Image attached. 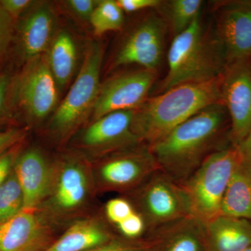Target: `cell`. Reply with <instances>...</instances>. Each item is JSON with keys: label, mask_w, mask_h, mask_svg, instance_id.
Here are the masks:
<instances>
[{"label": "cell", "mask_w": 251, "mask_h": 251, "mask_svg": "<svg viewBox=\"0 0 251 251\" xmlns=\"http://www.w3.org/2000/svg\"><path fill=\"white\" fill-rule=\"evenodd\" d=\"M251 246V221L219 215L206 223V251H243Z\"/></svg>", "instance_id": "d6986e66"}, {"label": "cell", "mask_w": 251, "mask_h": 251, "mask_svg": "<svg viewBox=\"0 0 251 251\" xmlns=\"http://www.w3.org/2000/svg\"><path fill=\"white\" fill-rule=\"evenodd\" d=\"M221 214L251 221V166L243 159L226 189Z\"/></svg>", "instance_id": "44dd1931"}, {"label": "cell", "mask_w": 251, "mask_h": 251, "mask_svg": "<svg viewBox=\"0 0 251 251\" xmlns=\"http://www.w3.org/2000/svg\"><path fill=\"white\" fill-rule=\"evenodd\" d=\"M48 59L58 87H64L72 78L76 64V46L72 36L62 31L51 44Z\"/></svg>", "instance_id": "7402d4cb"}, {"label": "cell", "mask_w": 251, "mask_h": 251, "mask_svg": "<svg viewBox=\"0 0 251 251\" xmlns=\"http://www.w3.org/2000/svg\"><path fill=\"white\" fill-rule=\"evenodd\" d=\"M135 110L111 112L95 120L80 135V145L87 151L106 156L140 145L133 130Z\"/></svg>", "instance_id": "5bb4252c"}, {"label": "cell", "mask_w": 251, "mask_h": 251, "mask_svg": "<svg viewBox=\"0 0 251 251\" xmlns=\"http://www.w3.org/2000/svg\"><path fill=\"white\" fill-rule=\"evenodd\" d=\"M55 16L47 3L36 4L23 18L18 29V44L26 61L44 54L54 40Z\"/></svg>", "instance_id": "ac0fdd59"}, {"label": "cell", "mask_w": 251, "mask_h": 251, "mask_svg": "<svg viewBox=\"0 0 251 251\" xmlns=\"http://www.w3.org/2000/svg\"><path fill=\"white\" fill-rule=\"evenodd\" d=\"M26 131L21 128H10L0 133V153L16 147L25 136Z\"/></svg>", "instance_id": "4dcf8cb0"}, {"label": "cell", "mask_w": 251, "mask_h": 251, "mask_svg": "<svg viewBox=\"0 0 251 251\" xmlns=\"http://www.w3.org/2000/svg\"><path fill=\"white\" fill-rule=\"evenodd\" d=\"M167 25L160 15H150L145 18L120 46L114 66L135 64L144 69L156 72L164 50Z\"/></svg>", "instance_id": "7c38bea8"}, {"label": "cell", "mask_w": 251, "mask_h": 251, "mask_svg": "<svg viewBox=\"0 0 251 251\" xmlns=\"http://www.w3.org/2000/svg\"><path fill=\"white\" fill-rule=\"evenodd\" d=\"M221 94L230 122L229 142L237 147L251 129V65L249 60L227 65L223 74Z\"/></svg>", "instance_id": "30bf717a"}, {"label": "cell", "mask_w": 251, "mask_h": 251, "mask_svg": "<svg viewBox=\"0 0 251 251\" xmlns=\"http://www.w3.org/2000/svg\"><path fill=\"white\" fill-rule=\"evenodd\" d=\"M202 5L201 0H172L161 4L167 25H169L174 36L186 30L200 16Z\"/></svg>", "instance_id": "603a6c76"}, {"label": "cell", "mask_w": 251, "mask_h": 251, "mask_svg": "<svg viewBox=\"0 0 251 251\" xmlns=\"http://www.w3.org/2000/svg\"><path fill=\"white\" fill-rule=\"evenodd\" d=\"M222 82L221 75L176 86L147 99L133 117V130L140 143L150 146L204 109L223 104Z\"/></svg>", "instance_id": "7a4b0ae2"}, {"label": "cell", "mask_w": 251, "mask_h": 251, "mask_svg": "<svg viewBox=\"0 0 251 251\" xmlns=\"http://www.w3.org/2000/svg\"><path fill=\"white\" fill-rule=\"evenodd\" d=\"M58 86L50 69L48 54L27 61L15 82L14 97L34 121H41L53 111L58 100Z\"/></svg>", "instance_id": "9c48e42d"}, {"label": "cell", "mask_w": 251, "mask_h": 251, "mask_svg": "<svg viewBox=\"0 0 251 251\" xmlns=\"http://www.w3.org/2000/svg\"><path fill=\"white\" fill-rule=\"evenodd\" d=\"M90 21L95 34L100 36L108 31L120 30L125 16L117 1L103 0L98 1Z\"/></svg>", "instance_id": "d4e9b609"}, {"label": "cell", "mask_w": 251, "mask_h": 251, "mask_svg": "<svg viewBox=\"0 0 251 251\" xmlns=\"http://www.w3.org/2000/svg\"><path fill=\"white\" fill-rule=\"evenodd\" d=\"M242 159L237 147H225L209 155L181 184L189 198L193 216L206 224L221 215L226 189Z\"/></svg>", "instance_id": "277c9868"}, {"label": "cell", "mask_w": 251, "mask_h": 251, "mask_svg": "<svg viewBox=\"0 0 251 251\" xmlns=\"http://www.w3.org/2000/svg\"><path fill=\"white\" fill-rule=\"evenodd\" d=\"M168 70L158 92L191 82L212 80L223 75L227 62L214 34L209 36L198 16L183 32L175 36L168 54Z\"/></svg>", "instance_id": "3957f363"}, {"label": "cell", "mask_w": 251, "mask_h": 251, "mask_svg": "<svg viewBox=\"0 0 251 251\" xmlns=\"http://www.w3.org/2000/svg\"><path fill=\"white\" fill-rule=\"evenodd\" d=\"M93 188L90 167L80 160L68 158L53 166L49 193L38 209L52 222L72 216L83 209Z\"/></svg>", "instance_id": "52a82bcc"}, {"label": "cell", "mask_w": 251, "mask_h": 251, "mask_svg": "<svg viewBox=\"0 0 251 251\" xmlns=\"http://www.w3.org/2000/svg\"><path fill=\"white\" fill-rule=\"evenodd\" d=\"M150 242L148 239L130 240L119 235L110 242L90 251H149Z\"/></svg>", "instance_id": "83f0119b"}, {"label": "cell", "mask_w": 251, "mask_h": 251, "mask_svg": "<svg viewBox=\"0 0 251 251\" xmlns=\"http://www.w3.org/2000/svg\"><path fill=\"white\" fill-rule=\"evenodd\" d=\"M103 56L99 44L92 43L87 48L80 72L49 125L50 131L59 138H66L77 129L93 110L100 90Z\"/></svg>", "instance_id": "8992f818"}, {"label": "cell", "mask_w": 251, "mask_h": 251, "mask_svg": "<svg viewBox=\"0 0 251 251\" xmlns=\"http://www.w3.org/2000/svg\"><path fill=\"white\" fill-rule=\"evenodd\" d=\"M117 4L122 11L132 13L140 10L156 8L161 6L160 0H117Z\"/></svg>", "instance_id": "d6a6232c"}, {"label": "cell", "mask_w": 251, "mask_h": 251, "mask_svg": "<svg viewBox=\"0 0 251 251\" xmlns=\"http://www.w3.org/2000/svg\"><path fill=\"white\" fill-rule=\"evenodd\" d=\"M229 130L226 107L215 104L188 119L149 148L160 169L182 184L209 155L227 146L225 143Z\"/></svg>", "instance_id": "6da1fadb"}, {"label": "cell", "mask_w": 251, "mask_h": 251, "mask_svg": "<svg viewBox=\"0 0 251 251\" xmlns=\"http://www.w3.org/2000/svg\"><path fill=\"white\" fill-rule=\"evenodd\" d=\"M14 19L9 16L0 4V59L9 47L13 33Z\"/></svg>", "instance_id": "f1b7e54d"}, {"label": "cell", "mask_w": 251, "mask_h": 251, "mask_svg": "<svg viewBox=\"0 0 251 251\" xmlns=\"http://www.w3.org/2000/svg\"><path fill=\"white\" fill-rule=\"evenodd\" d=\"M52 223L39 209H23L0 226V251H45L55 240Z\"/></svg>", "instance_id": "9a60e30c"}, {"label": "cell", "mask_w": 251, "mask_h": 251, "mask_svg": "<svg viewBox=\"0 0 251 251\" xmlns=\"http://www.w3.org/2000/svg\"><path fill=\"white\" fill-rule=\"evenodd\" d=\"M116 226L120 236L130 240L145 239L148 232L145 220L136 211Z\"/></svg>", "instance_id": "484cf974"}, {"label": "cell", "mask_w": 251, "mask_h": 251, "mask_svg": "<svg viewBox=\"0 0 251 251\" xmlns=\"http://www.w3.org/2000/svg\"><path fill=\"white\" fill-rule=\"evenodd\" d=\"M67 4L79 18L90 21L98 1L94 0H69L67 1Z\"/></svg>", "instance_id": "1f68e13d"}, {"label": "cell", "mask_w": 251, "mask_h": 251, "mask_svg": "<svg viewBox=\"0 0 251 251\" xmlns=\"http://www.w3.org/2000/svg\"><path fill=\"white\" fill-rule=\"evenodd\" d=\"M243 251H251V246H250L249 247H248L247 249H246L245 250Z\"/></svg>", "instance_id": "8d00e7d4"}, {"label": "cell", "mask_w": 251, "mask_h": 251, "mask_svg": "<svg viewBox=\"0 0 251 251\" xmlns=\"http://www.w3.org/2000/svg\"><path fill=\"white\" fill-rule=\"evenodd\" d=\"M242 159L251 166V129L244 140L237 146Z\"/></svg>", "instance_id": "d590c367"}, {"label": "cell", "mask_w": 251, "mask_h": 251, "mask_svg": "<svg viewBox=\"0 0 251 251\" xmlns=\"http://www.w3.org/2000/svg\"><path fill=\"white\" fill-rule=\"evenodd\" d=\"M215 35L227 65L251 59V1L223 3L216 20Z\"/></svg>", "instance_id": "4fadbf2b"}, {"label": "cell", "mask_w": 251, "mask_h": 251, "mask_svg": "<svg viewBox=\"0 0 251 251\" xmlns=\"http://www.w3.org/2000/svg\"><path fill=\"white\" fill-rule=\"evenodd\" d=\"M156 72L143 69L124 73L100 85L94 103V120L111 112L135 110L148 99L156 80Z\"/></svg>", "instance_id": "8fae6325"}, {"label": "cell", "mask_w": 251, "mask_h": 251, "mask_svg": "<svg viewBox=\"0 0 251 251\" xmlns=\"http://www.w3.org/2000/svg\"><path fill=\"white\" fill-rule=\"evenodd\" d=\"M128 198H117L110 200L105 204V216L109 222L117 226L135 211Z\"/></svg>", "instance_id": "4316f807"}, {"label": "cell", "mask_w": 251, "mask_h": 251, "mask_svg": "<svg viewBox=\"0 0 251 251\" xmlns=\"http://www.w3.org/2000/svg\"><path fill=\"white\" fill-rule=\"evenodd\" d=\"M23 209L24 196L14 168L0 188V226L17 215Z\"/></svg>", "instance_id": "cb8c5ba5"}, {"label": "cell", "mask_w": 251, "mask_h": 251, "mask_svg": "<svg viewBox=\"0 0 251 251\" xmlns=\"http://www.w3.org/2000/svg\"><path fill=\"white\" fill-rule=\"evenodd\" d=\"M249 62H250V64H251V59H249Z\"/></svg>", "instance_id": "74e56055"}, {"label": "cell", "mask_w": 251, "mask_h": 251, "mask_svg": "<svg viewBox=\"0 0 251 251\" xmlns=\"http://www.w3.org/2000/svg\"><path fill=\"white\" fill-rule=\"evenodd\" d=\"M11 78L6 74H0V122L6 117L8 110Z\"/></svg>", "instance_id": "e575fe53"}, {"label": "cell", "mask_w": 251, "mask_h": 251, "mask_svg": "<svg viewBox=\"0 0 251 251\" xmlns=\"http://www.w3.org/2000/svg\"><path fill=\"white\" fill-rule=\"evenodd\" d=\"M149 251H206V224L193 216L162 226L146 236Z\"/></svg>", "instance_id": "e0dca14e"}, {"label": "cell", "mask_w": 251, "mask_h": 251, "mask_svg": "<svg viewBox=\"0 0 251 251\" xmlns=\"http://www.w3.org/2000/svg\"><path fill=\"white\" fill-rule=\"evenodd\" d=\"M14 171L24 196L23 209H38L49 193L53 166L39 150L31 149L18 156Z\"/></svg>", "instance_id": "2e32d148"}, {"label": "cell", "mask_w": 251, "mask_h": 251, "mask_svg": "<svg viewBox=\"0 0 251 251\" xmlns=\"http://www.w3.org/2000/svg\"><path fill=\"white\" fill-rule=\"evenodd\" d=\"M128 195L135 210L145 220L146 236L162 226L193 216L189 198L182 185L161 169Z\"/></svg>", "instance_id": "5b68a950"}, {"label": "cell", "mask_w": 251, "mask_h": 251, "mask_svg": "<svg viewBox=\"0 0 251 251\" xmlns=\"http://www.w3.org/2000/svg\"><path fill=\"white\" fill-rule=\"evenodd\" d=\"M18 157L16 146L0 153V188L14 169Z\"/></svg>", "instance_id": "f546056e"}, {"label": "cell", "mask_w": 251, "mask_h": 251, "mask_svg": "<svg viewBox=\"0 0 251 251\" xmlns=\"http://www.w3.org/2000/svg\"><path fill=\"white\" fill-rule=\"evenodd\" d=\"M119 235L98 219H83L72 225L45 251H90Z\"/></svg>", "instance_id": "ffe728a7"}, {"label": "cell", "mask_w": 251, "mask_h": 251, "mask_svg": "<svg viewBox=\"0 0 251 251\" xmlns=\"http://www.w3.org/2000/svg\"><path fill=\"white\" fill-rule=\"evenodd\" d=\"M34 4L30 0H1L0 4L11 17L16 19Z\"/></svg>", "instance_id": "836d02e7"}, {"label": "cell", "mask_w": 251, "mask_h": 251, "mask_svg": "<svg viewBox=\"0 0 251 251\" xmlns=\"http://www.w3.org/2000/svg\"><path fill=\"white\" fill-rule=\"evenodd\" d=\"M158 170L148 145L141 143L107 155L92 171L95 188L99 191L128 194Z\"/></svg>", "instance_id": "ba28073f"}]
</instances>
